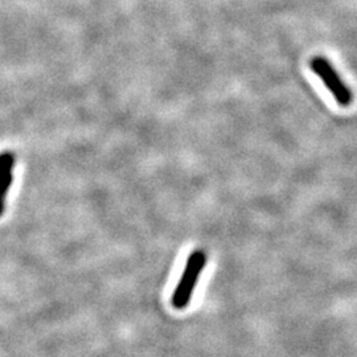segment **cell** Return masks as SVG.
I'll return each instance as SVG.
<instances>
[{
	"mask_svg": "<svg viewBox=\"0 0 357 357\" xmlns=\"http://www.w3.org/2000/svg\"><path fill=\"white\" fill-rule=\"evenodd\" d=\"M205 264H206V255L203 250H196L188 257V261L185 264L180 282L172 295V305L175 308L181 310L190 305L192 294L195 291L200 274L204 270Z\"/></svg>",
	"mask_w": 357,
	"mask_h": 357,
	"instance_id": "obj_1",
	"label": "cell"
},
{
	"mask_svg": "<svg viewBox=\"0 0 357 357\" xmlns=\"http://www.w3.org/2000/svg\"><path fill=\"white\" fill-rule=\"evenodd\" d=\"M8 165H15V155L10 151L0 153V168Z\"/></svg>",
	"mask_w": 357,
	"mask_h": 357,
	"instance_id": "obj_4",
	"label": "cell"
},
{
	"mask_svg": "<svg viewBox=\"0 0 357 357\" xmlns=\"http://www.w3.org/2000/svg\"><path fill=\"white\" fill-rule=\"evenodd\" d=\"M13 166L15 165H8V166L0 168V217L3 216V213H4L6 199H7V195L13 185Z\"/></svg>",
	"mask_w": 357,
	"mask_h": 357,
	"instance_id": "obj_3",
	"label": "cell"
},
{
	"mask_svg": "<svg viewBox=\"0 0 357 357\" xmlns=\"http://www.w3.org/2000/svg\"><path fill=\"white\" fill-rule=\"evenodd\" d=\"M311 70L319 77L320 81L331 93L332 97L342 107H348L354 102V93L344 84L333 65L323 56H317L310 61Z\"/></svg>",
	"mask_w": 357,
	"mask_h": 357,
	"instance_id": "obj_2",
	"label": "cell"
}]
</instances>
